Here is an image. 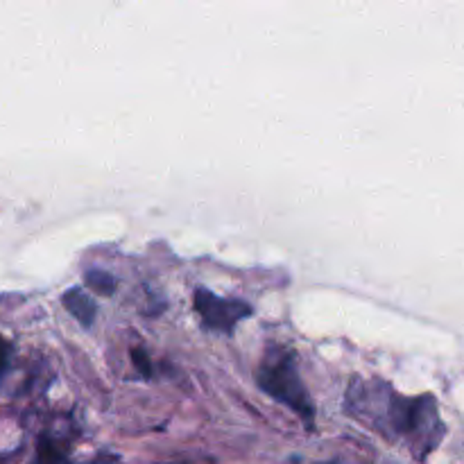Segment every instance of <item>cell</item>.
Instances as JSON below:
<instances>
[{
  "label": "cell",
  "mask_w": 464,
  "mask_h": 464,
  "mask_svg": "<svg viewBox=\"0 0 464 464\" xmlns=\"http://www.w3.org/2000/svg\"><path fill=\"white\" fill-rule=\"evenodd\" d=\"M347 411L353 420L383 433L385 438L406 440L412 456L424 460L440 444L444 424L440 420L438 401L430 394L401 397L383 381H358L347 394Z\"/></svg>",
  "instance_id": "cell-1"
},
{
  "label": "cell",
  "mask_w": 464,
  "mask_h": 464,
  "mask_svg": "<svg viewBox=\"0 0 464 464\" xmlns=\"http://www.w3.org/2000/svg\"><path fill=\"white\" fill-rule=\"evenodd\" d=\"M9 361H12V344L5 338H0V379H3V374L7 372Z\"/></svg>",
  "instance_id": "cell-8"
},
{
  "label": "cell",
  "mask_w": 464,
  "mask_h": 464,
  "mask_svg": "<svg viewBox=\"0 0 464 464\" xmlns=\"http://www.w3.org/2000/svg\"><path fill=\"white\" fill-rule=\"evenodd\" d=\"M131 361H134L136 370L143 374V379H152V365H150V358L145 353V349H131Z\"/></svg>",
  "instance_id": "cell-7"
},
{
  "label": "cell",
  "mask_w": 464,
  "mask_h": 464,
  "mask_svg": "<svg viewBox=\"0 0 464 464\" xmlns=\"http://www.w3.org/2000/svg\"><path fill=\"white\" fill-rule=\"evenodd\" d=\"M193 306L199 320H202L204 329L225 335H234L236 326L254 315V308L247 302H243V299L220 297V295L211 293L204 285H198L193 290Z\"/></svg>",
  "instance_id": "cell-3"
},
{
  "label": "cell",
  "mask_w": 464,
  "mask_h": 464,
  "mask_svg": "<svg viewBox=\"0 0 464 464\" xmlns=\"http://www.w3.org/2000/svg\"><path fill=\"white\" fill-rule=\"evenodd\" d=\"M62 302H63V306L68 308V313H71V315L75 317L82 326H86V329H89V326L95 322L98 308H95L93 299H91L82 288L66 290L62 297Z\"/></svg>",
  "instance_id": "cell-4"
},
{
  "label": "cell",
  "mask_w": 464,
  "mask_h": 464,
  "mask_svg": "<svg viewBox=\"0 0 464 464\" xmlns=\"http://www.w3.org/2000/svg\"><path fill=\"white\" fill-rule=\"evenodd\" d=\"M84 279L86 285H89L91 290H95L98 295H113V290H116V276H111L104 270H98V267L86 272Z\"/></svg>",
  "instance_id": "cell-5"
},
{
  "label": "cell",
  "mask_w": 464,
  "mask_h": 464,
  "mask_svg": "<svg viewBox=\"0 0 464 464\" xmlns=\"http://www.w3.org/2000/svg\"><path fill=\"white\" fill-rule=\"evenodd\" d=\"M34 464H72V462L68 460V458L63 456V453L59 451L53 442H48V440H41L39 453H36Z\"/></svg>",
  "instance_id": "cell-6"
},
{
  "label": "cell",
  "mask_w": 464,
  "mask_h": 464,
  "mask_svg": "<svg viewBox=\"0 0 464 464\" xmlns=\"http://www.w3.org/2000/svg\"><path fill=\"white\" fill-rule=\"evenodd\" d=\"M256 383L267 397L279 401L281 406L290 408L304 421V426L313 429L315 403H313L308 388L304 385L293 349L276 343L267 344L266 356H263L256 372Z\"/></svg>",
  "instance_id": "cell-2"
}]
</instances>
